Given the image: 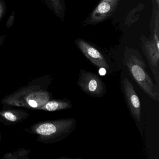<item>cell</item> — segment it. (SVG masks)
<instances>
[{
    "label": "cell",
    "instance_id": "5b68a950",
    "mask_svg": "<svg viewBox=\"0 0 159 159\" xmlns=\"http://www.w3.org/2000/svg\"><path fill=\"white\" fill-rule=\"evenodd\" d=\"M77 43L82 52L93 65L99 69L106 70L107 74H111L114 72L111 65L98 50L82 40H78Z\"/></svg>",
    "mask_w": 159,
    "mask_h": 159
},
{
    "label": "cell",
    "instance_id": "4fadbf2b",
    "mask_svg": "<svg viewBox=\"0 0 159 159\" xmlns=\"http://www.w3.org/2000/svg\"><path fill=\"white\" fill-rule=\"evenodd\" d=\"M15 21V12L13 11L12 14L10 16V17L8 18L7 22H6V27L8 28H10L13 25Z\"/></svg>",
    "mask_w": 159,
    "mask_h": 159
},
{
    "label": "cell",
    "instance_id": "7a4b0ae2",
    "mask_svg": "<svg viewBox=\"0 0 159 159\" xmlns=\"http://www.w3.org/2000/svg\"><path fill=\"white\" fill-rule=\"evenodd\" d=\"M76 124L74 118H64L38 122L24 130L38 136L37 141L44 144H52L67 137L75 130Z\"/></svg>",
    "mask_w": 159,
    "mask_h": 159
},
{
    "label": "cell",
    "instance_id": "277c9868",
    "mask_svg": "<svg viewBox=\"0 0 159 159\" xmlns=\"http://www.w3.org/2000/svg\"><path fill=\"white\" fill-rule=\"evenodd\" d=\"M77 84L86 94L94 98H101L107 93V87L96 73L80 69Z\"/></svg>",
    "mask_w": 159,
    "mask_h": 159
},
{
    "label": "cell",
    "instance_id": "9a60e30c",
    "mask_svg": "<svg viewBox=\"0 0 159 159\" xmlns=\"http://www.w3.org/2000/svg\"><path fill=\"white\" fill-rule=\"evenodd\" d=\"M99 73L101 75H105L107 74V71L104 69H99Z\"/></svg>",
    "mask_w": 159,
    "mask_h": 159
},
{
    "label": "cell",
    "instance_id": "2e32d148",
    "mask_svg": "<svg viewBox=\"0 0 159 159\" xmlns=\"http://www.w3.org/2000/svg\"><path fill=\"white\" fill-rule=\"evenodd\" d=\"M1 139H2V134L0 132V143L1 142Z\"/></svg>",
    "mask_w": 159,
    "mask_h": 159
},
{
    "label": "cell",
    "instance_id": "7c38bea8",
    "mask_svg": "<svg viewBox=\"0 0 159 159\" xmlns=\"http://www.w3.org/2000/svg\"><path fill=\"white\" fill-rule=\"evenodd\" d=\"M6 11V5L3 0H0V22L5 15Z\"/></svg>",
    "mask_w": 159,
    "mask_h": 159
},
{
    "label": "cell",
    "instance_id": "52a82bcc",
    "mask_svg": "<svg viewBox=\"0 0 159 159\" xmlns=\"http://www.w3.org/2000/svg\"><path fill=\"white\" fill-rule=\"evenodd\" d=\"M30 115L25 110L3 107L0 110V122L5 125H15L24 121Z\"/></svg>",
    "mask_w": 159,
    "mask_h": 159
},
{
    "label": "cell",
    "instance_id": "ba28073f",
    "mask_svg": "<svg viewBox=\"0 0 159 159\" xmlns=\"http://www.w3.org/2000/svg\"><path fill=\"white\" fill-rule=\"evenodd\" d=\"M119 0H101L94 10L89 23L97 24L107 18L116 8Z\"/></svg>",
    "mask_w": 159,
    "mask_h": 159
},
{
    "label": "cell",
    "instance_id": "5bb4252c",
    "mask_svg": "<svg viewBox=\"0 0 159 159\" xmlns=\"http://www.w3.org/2000/svg\"><path fill=\"white\" fill-rule=\"evenodd\" d=\"M6 35H3V36H0V46H1L3 43H4V40L6 38Z\"/></svg>",
    "mask_w": 159,
    "mask_h": 159
},
{
    "label": "cell",
    "instance_id": "6da1fadb",
    "mask_svg": "<svg viewBox=\"0 0 159 159\" xmlns=\"http://www.w3.org/2000/svg\"><path fill=\"white\" fill-rule=\"evenodd\" d=\"M52 82V78L50 75L37 78L4 97L1 103L3 106L39 110L52 99V94L48 91Z\"/></svg>",
    "mask_w": 159,
    "mask_h": 159
},
{
    "label": "cell",
    "instance_id": "8fae6325",
    "mask_svg": "<svg viewBox=\"0 0 159 159\" xmlns=\"http://www.w3.org/2000/svg\"><path fill=\"white\" fill-rule=\"evenodd\" d=\"M57 16L61 17L64 12L63 0H43Z\"/></svg>",
    "mask_w": 159,
    "mask_h": 159
},
{
    "label": "cell",
    "instance_id": "3957f363",
    "mask_svg": "<svg viewBox=\"0 0 159 159\" xmlns=\"http://www.w3.org/2000/svg\"><path fill=\"white\" fill-rule=\"evenodd\" d=\"M124 63L130 75L140 89L152 99L159 102V88L157 87L146 70V65L137 55L128 53Z\"/></svg>",
    "mask_w": 159,
    "mask_h": 159
},
{
    "label": "cell",
    "instance_id": "30bf717a",
    "mask_svg": "<svg viewBox=\"0 0 159 159\" xmlns=\"http://www.w3.org/2000/svg\"><path fill=\"white\" fill-rule=\"evenodd\" d=\"M30 153V150L25 148H21L13 152H8L5 153L2 159H29L28 156Z\"/></svg>",
    "mask_w": 159,
    "mask_h": 159
},
{
    "label": "cell",
    "instance_id": "8992f818",
    "mask_svg": "<svg viewBox=\"0 0 159 159\" xmlns=\"http://www.w3.org/2000/svg\"><path fill=\"white\" fill-rule=\"evenodd\" d=\"M122 87L125 102L132 117L135 121H140L141 114L140 100L133 84L126 77L123 80Z\"/></svg>",
    "mask_w": 159,
    "mask_h": 159
},
{
    "label": "cell",
    "instance_id": "9c48e42d",
    "mask_svg": "<svg viewBox=\"0 0 159 159\" xmlns=\"http://www.w3.org/2000/svg\"><path fill=\"white\" fill-rule=\"evenodd\" d=\"M73 107L70 100L67 98L50 99L38 110L46 111H55L68 109Z\"/></svg>",
    "mask_w": 159,
    "mask_h": 159
}]
</instances>
